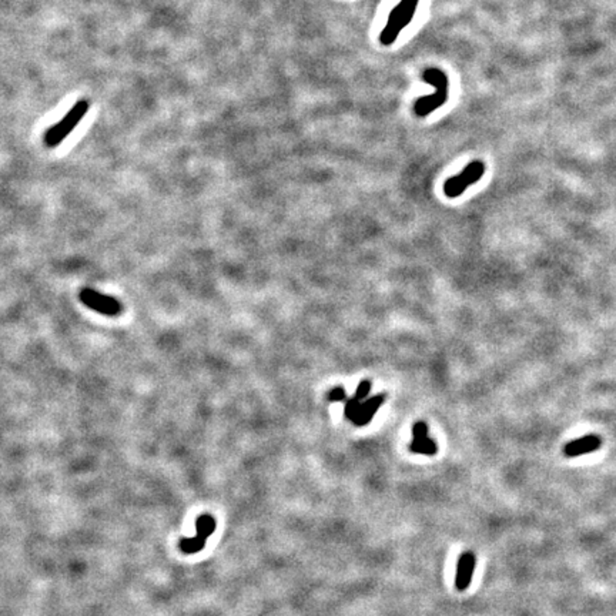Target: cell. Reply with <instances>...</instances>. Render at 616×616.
<instances>
[{"label": "cell", "mask_w": 616, "mask_h": 616, "mask_svg": "<svg viewBox=\"0 0 616 616\" xmlns=\"http://www.w3.org/2000/svg\"><path fill=\"white\" fill-rule=\"evenodd\" d=\"M328 401L330 403H344V401H347L346 389H344L342 387H335L333 391L328 392Z\"/></svg>", "instance_id": "7c38bea8"}, {"label": "cell", "mask_w": 616, "mask_h": 616, "mask_svg": "<svg viewBox=\"0 0 616 616\" xmlns=\"http://www.w3.org/2000/svg\"><path fill=\"white\" fill-rule=\"evenodd\" d=\"M87 110H89V102L79 100L59 123H56V125H53L44 133V137H43L44 144L47 147L59 146L73 130H75V127L85 117Z\"/></svg>", "instance_id": "3957f363"}, {"label": "cell", "mask_w": 616, "mask_h": 616, "mask_svg": "<svg viewBox=\"0 0 616 616\" xmlns=\"http://www.w3.org/2000/svg\"><path fill=\"white\" fill-rule=\"evenodd\" d=\"M79 299L86 307L98 314H103L107 317H117L123 313V306L118 300L91 288H83L79 294Z\"/></svg>", "instance_id": "5b68a950"}, {"label": "cell", "mask_w": 616, "mask_h": 616, "mask_svg": "<svg viewBox=\"0 0 616 616\" xmlns=\"http://www.w3.org/2000/svg\"><path fill=\"white\" fill-rule=\"evenodd\" d=\"M601 446H602L601 437H598L597 434H589V435H585L582 438L574 439V441L566 443V446L563 447V454L568 458H577V457H581L585 454L598 451L601 448Z\"/></svg>", "instance_id": "52a82bcc"}, {"label": "cell", "mask_w": 616, "mask_h": 616, "mask_svg": "<svg viewBox=\"0 0 616 616\" xmlns=\"http://www.w3.org/2000/svg\"><path fill=\"white\" fill-rule=\"evenodd\" d=\"M420 0H401L388 16L384 29L380 35V43L382 46H391L400 36V33L412 21L416 6Z\"/></svg>", "instance_id": "7a4b0ae2"}, {"label": "cell", "mask_w": 616, "mask_h": 616, "mask_svg": "<svg viewBox=\"0 0 616 616\" xmlns=\"http://www.w3.org/2000/svg\"><path fill=\"white\" fill-rule=\"evenodd\" d=\"M195 529H197L195 536L184 538V539L180 540V549L184 554H188V555L190 554H197V552H200L204 548L209 536L215 529V521H214L213 516L202 515L200 518L197 520V522H195Z\"/></svg>", "instance_id": "8992f818"}, {"label": "cell", "mask_w": 616, "mask_h": 616, "mask_svg": "<svg viewBox=\"0 0 616 616\" xmlns=\"http://www.w3.org/2000/svg\"><path fill=\"white\" fill-rule=\"evenodd\" d=\"M423 79L425 83L431 85L435 91L430 96L416 98L414 112L418 117H427L430 113L438 110L448 102L450 97V80L446 71H442L439 67H427L423 71Z\"/></svg>", "instance_id": "6da1fadb"}, {"label": "cell", "mask_w": 616, "mask_h": 616, "mask_svg": "<svg viewBox=\"0 0 616 616\" xmlns=\"http://www.w3.org/2000/svg\"><path fill=\"white\" fill-rule=\"evenodd\" d=\"M474 570H475V555L473 552L462 554L458 561L457 578H455V585L458 590H465L471 585Z\"/></svg>", "instance_id": "ba28073f"}, {"label": "cell", "mask_w": 616, "mask_h": 616, "mask_svg": "<svg viewBox=\"0 0 616 616\" xmlns=\"http://www.w3.org/2000/svg\"><path fill=\"white\" fill-rule=\"evenodd\" d=\"M410 451L414 454H424V455H434L438 451L437 442L431 439L430 437L425 438H414V441L410 443Z\"/></svg>", "instance_id": "30bf717a"}, {"label": "cell", "mask_w": 616, "mask_h": 616, "mask_svg": "<svg viewBox=\"0 0 616 616\" xmlns=\"http://www.w3.org/2000/svg\"><path fill=\"white\" fill-rule=\"evenodd\" d=\"M369 391H371V382L369 381H367V380H364V381H361L360 384H358V387H357V391H355V398H358L360 401H362V400H365L368 396H369Z\"/></svg>", "instance_id": "4fadbf2b"}, {"label": "cell", "mask_w": 616, "mask_h": 616, "mask_svg": "<svg viewBox=\"0 0 616 616\" xmlns=\"http://www.w3.org/2000/svg\"><path fill=\"white\" fill-rule=\"evenodd\" d=\"M484 173H485V164L481 160H475L468 164L461 171V175L454 176L446 182V184H443V193H446V195L450 197V199H455V197H459L468 187L481 180Z\"/></svg>", "instance_id": "277c9868"}, {"label": "cell", "mask_w": 616, "mask_h": 616, "mask_svg": "<svg viewBox=\"0 0 616 616\" xmlns=\"http://www.w3.org/2000/svg\"><path fill=\"white\" fill-rule=\"evenodd\" d=\"M412 434H414V438H425V437H428V427H427V424L424 421L415 423L414 427H412Z\"/></svg>", "instance_id": "5bb4252c"}, {"label": "cell", "mask_w": 616, "mask_h": 616, "mask_svg": "<svg viewBox=\"0 0 616 616\" xmlns=\"http://www.w3.org/2000/svg\"><path fill=\"white\" fill-rule=\"evenodd\" d=\"M384 401H385L384 394H380V396H376V397H371V398L365 400L361 404L360 412H358L357 418L353 423L355 425H358V427H364V425L369 424V421L373 420V416L377 414L378 408L384 404Z\"/></svg>", "instance_id": "9c48e42d"}, {"label": "cell", "mask_w": 616, "mask_h": 616, "mask_svg": "<svg viewBox=\"0 0 616 616\" xmlns=\"http://www.w3.org/2000/svg\"><path fill=\"white\" fill-rule=\"evenodd\" d=\"M361 404L362 403L358 398H355V397H351V398H349L346 401V408H344V414H346V416L349 418L351 423L357 418V415L360 412V408H361Z\"/></svg>", "instance_id": "8fae6325"}]
</instances>
